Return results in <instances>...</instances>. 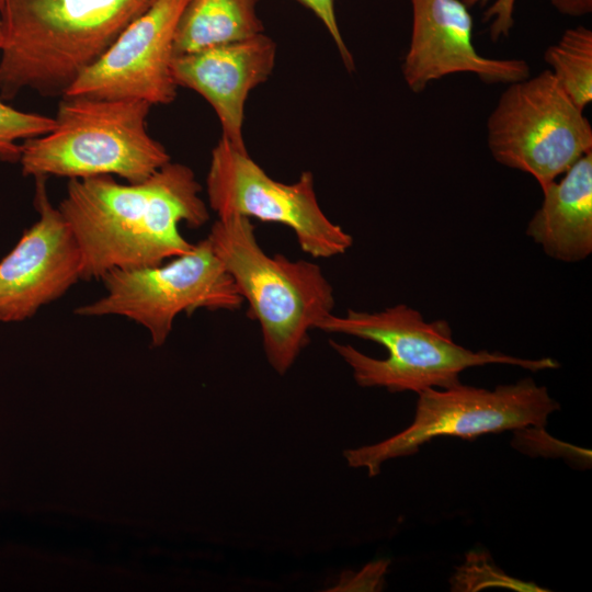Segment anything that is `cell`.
<instances>
[{
  "label": "cell",
  "mask_w": 592,
  "mask_h": 592,
  "mask_svg": "<svg viewBox=\"0 0 592 592\" xmlns=\"http://www.w3.org/2000/svg\"><path fill=\"white\" fill-rule=\"evenodd\" d=\"M540 189L542 205L528 221L526 235L555 260L587 259L592 252V150L560 181Z\"/></svg>",
  "instance_id": "14"
},
{
  "label": "cell",
  "mask_w": 592,
  "mask_h": 592,
  "mask_svg": "<svg viewBox=\"0 0 592 592\" xmlns=\"http://www.w3.org/2000/svg\"><path fill=\"white\" fill-rule=\"evenodd\" d=\"M491 0H463L469 8L476 4L485 5ZM516 0H493L485 12V22L490 21L489 32L493 42L506 37L514 24V7Z\"/></svg>",
  "instance_id": "19"
},
{
  "label": "cell",
  "mask_w": 592,
  "mask_h": 592,
  "mask_svg": "<svg viewBox=\"0 0 592 592\" xmlns=\"http://www.w3.org/2000/svg\"><path fill=\"white\" fill-rule=\"evenodd\" d=\"M207 239L261 328L270 365L285 374L308 344L309 331L332 314L331 284L316 263L266 254L247 217L218 218Z\"/></svg>",
  "instance_id": "4"
},
{
  "label": "cell",
  "mask_w": 592,
  "mask_h": 592,
  "mask_svg": "<svg viewBox=\"0 0 592 592\" xmlns=\"http://www.w3.org/2000/svg\"><path fill=\"white\" fill-rule=\"evenodd\" d=\"M2 42H3V30H2V22H1V18H0V50H1V47H2Z\"/></svg>",
  "instance_id": "22"
},
{
  "label": "cell",
  "mask_w": 592,
  "mask_h": 592,
  "mask_svg": "<svg viewBox=\"0 0 592 592\" xmlns=\"http://www.w3.org/2000/svg\"><path fill=\"white\" fill-rule=\"evenodd\" d=\"M156 0H5L0 98L62 94Z\"/></svg>",
  "instance_id": "2"
},
{
  "label": "cell",
  "mask_w": 592,
  "mask_h": 592,
  "mask_svg": "<svg viewBox=\"0 0 592 592\" xmlns=\"http://www.w3.org/2000/svg\"><path fill=\"white\" fill-rule=\"evenodd\" d=\"M206 192L218 218L239 215L287 226L300 249L314 258L343 254L353 244L352 236L321 209L311 172L304 171L294 183H282L272 179L247 148L223 137L212 151Z\"/></svg>",
  "instance_id": "9"
},
{
  "label": "cell",
  "mask_w": 592,
  "mask_h": 592,
  "mask_svg": "<svg viewBox=\"0 0 592 592\" xmlns=\"http://www.w3.org/2000/svg\"><path fill=\"white\" fill-rule=\"evenodd\" d=\"M487 143L497 162L543 187L592 150V127L545 69L508 84L488 117Z\"/></svg>",
  "instance_id": "7"
},
{
  "label": "cell",
  "mask_w": 592,
  "mask_h": 592,
  "mask_svg": "<svg viewBox=\"0 0 592 592\" xmlns=\"http://www.w3.org/2000/svg\"><path fill=\"white\" fill-rule=\"evenodd\" d=\"M201 191L192 169L171 161L138 183L70 179L58 209L80 249L81 278L159 265L191 250L179 224L198 228L209 219Z\"/></svg>",
  "instance_id": "1"
},
{
  "label": "cell",
  "mask_w": 592,
  "mask_h": 592,
  "mask_svg": "<svg viewBox=\"0 0 592 592\" xmlns=\"http://www.w3.org/2000/svg\"><path fill=\"white\" fill-rule=\"evenodd\" d=\"M102 281L106 294L75 312L126 317L149 331L156 348L166 342L179 314L201 308L235 310L243 303L207 238L163 265L115 269Z\"/></svg>",
  "instance_id": "8"
},
{
  "label": "cell",
  "mask_w": 592,
  "mask_h": 592,
  "mask_svg": "<svg viewBox=\"0 0 592 592\" xmlns=\"http://www.w3.org/2000/svg\"><path fill=\"white\" fill-rule=\"evenodd\" d=\"M554 9L568 16H583L592 12V0H549Z\"/></svg>",
  "instance_id": "21"
},
{
  "label": "cell",
  "mask_w": 592,
  "mask_h": 592,
  "mask_svg": "<svg viewBox=\"0 0 592 592\" xmlns=\"http://www.w3.org/2000/svg\"><path fill=\"white\" fill-rule=\"evenodd\" d=\"M44 177L35 178L38 219L0 260V322L32 318L81 278V253L60 210L50 203Z\"/></svg>",
  "instance_id": "11"
},
{
  "label": "cell",
  "mask_w": 592,
  "mask_h": 592,
  "mask_svg": "<svg viewBox=\"0 0 592 592\" xmlns=\"http://www.w3.org/2000/svg\"><path fill=\"white\" fill-rule=\"evenodd\" d=\"M329 333H342L382 344L386 358L371 357L350 344L331 340L330 346L352 368L361 387H384L390 392L449 388L459 374L470 367L508 364L537 372L559 367L550 357H515L487 350L473 351L453 340L446 320H424L422 314L405 304L382 311L348 309L344 316L325 317L316 327Z\"/></svg>",
  "instance_id": "3"
},
{
  "label": "cell",
  "mask_w": 592,
  "mask_h": 592,
  "mask_svg": "<svg viewBox=\"0 0 592 592\" xmlns=\"http://www.w3.org/2000/svg\"><path fill=\"white\" fill-rule=\"evenodd\" d=\"M418 395L412 423L379 443L345 449L343 456L350 467L365 468L374 477L385 462L413 455L435 437L475 440L487 433L542 429L548 417L560 409L547 388L532 378L498 385L493 390L457 384L444 389L428 388Z\"/></svg>",
  "instance_id": "6"
},
{
  "label": "cell",
  "mask_w": 592,
  "mask_h": 592,
  "mask_svg": "<svg viewBox=\"0 0 592 592\" xmlns=\"http://www.w3.org/2000/svg\"><path fill=\"white\" fill-rule=\"evenodd\" d=\"M54 125V117L16 110L0 98V159L19 162L20 141L44 135Z\"/></svg>",
  "instance_id": "17"
},
{
  "label": "cell",
  "mask_w": 592,
  "mask_h": 592,
  "mask_svg": "<svg viewBox=\"0 0 592 592\" xmlns=\"http://www.w3.org/2000/svg\"><path fill=\"white\" fill-rule=\"evenodd\" d=\"M187 0H156L64 93L169 104L177 96L174 36Z\"/></svg>",
  "instance_id": "10"
},
{
  "label": "cell",
  "mask_w": 592,
  "mask_h": 592,
  "mask_svg": "<svg viewBox=\"0 0 592 592\" xmlns=\"http://www.w3.org/2000/svg\"><path fill=\"white\" fill-rule=\"evenodd\" d=\"M4 2H5V0H0V10L2 9Z\"/></svg>",
  "instance_id": "23"
},
{
  "label": "cell",
  "mask_w": 592,
  "mask_h": 592,
  "mask_svg": "<svg viewBox=\"0 0 592 592\" xmlns=\"http://www.w3.org/2000/svg\"><path fill=\"white\" fill-rule=\"evenodd\" d=\"M412 27L401 70L409 89L422 92L432 81L468 72L488 84H509L530 77L520 58H489L473 41L474 21L462 0H410Z\"/></svg>",
  "instance_id": "12"
},
{
  "label": "cell",
  "mask_w": 592,
  "mask_h": 592,
  "mask_svg": "<svg viewBox=\"0 0 592 592\" xmlns=\"http://www.w3.org/2000/svg\"><path fill=\"white\" fill-rule=\"evenodd\" d=\"M276 44L264 33L175 56L172 73L178 87L191 89L213 107L221 137L246 148L243 123L250 92L271 76Z\"/></svg>",
  "instance_id": "13"
},
{
  "label": "cell",
  "mask_w": 592,
  "mask_h": 592,
  "mask_svg": "<svg viewBox=\"0 0 592 592\" xmlns=\"http://www.w3.org/2000/svg\"><path fill=\"white\" fill-rule=\"evenodd\" d=\"M309 9L325 25L331 38L333 39L340 57L349 71L354 69V59L344 43L334 9V0H296Z\"/></svg>",
  "instance_id": "18"
},
{
  "label": "cell",
  "mask_w": 592,
  "mask_h": 592,
  "mask_svg": "<svg viewBox=\"0 0 592 592\" xmlns=\"http://www.w3.org/2000/svg\"><path fill=\"white\" fill-rule=\"evenodd\" d=\"M151 105L138 100L66 96L48 133L21 144L23 175L147 180L171 161L147 129Z\"/></svg>",
  "instance_id": "5"
},
{
  "label": "cell",
  "mask_w": 592,
  "mask_h": 592,
  "mask_svg": "<svg viewBox=\"0 0 592 592\" xmlns=\"http://www.w3.org/2000/svg\"><path fill=\"white\" fill-rule=\"evenodd\" d=\"M260 0H187L180 15L174 55L246 39L264 33Z\"/></svg>",
  "instance_id": "15"
},
{
  "label": "cell",
  "mask_w": 592,
  "mask_h": 592,
  "mask_svg": "<svg viewBox=\"0 0 592 592\" xmlns=\"http://www.w3.org/2000/svg\"><path fill=\"white\" fill-rule=\"evenodd\" d=\"M545 62L565 93L583 111L592 101V31L567 29L544 54Z\"/></svg>",
  "instance_id": "16"
},
{
  "label": "cell",
  "mask_w": 592,
  "mask_h": 592,
  "mask_svg": "<svg viewBox=\"0 0 592 592\" xmlns=\"http://www.w3.org/2000/svg\"><path fill=\"white\" fill-rule=\"evenodd\" d=\"M387 562L379 561L368 565L360 573L350 580H341L332 591L345 590H376L378 582L386 571Z\"/></svg>",
  "instance_id": "20"
}]
</instances>
